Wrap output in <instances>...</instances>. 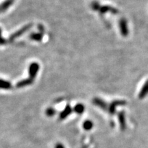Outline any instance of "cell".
<instances>
[{
	"mask_svg": "<svg viewBox=\"0 0 148 148\" xmlns=\"http://www.w3.org/2000/svg\"><path fill=\"white\" fill-rule=\"evenodd\" d=\"M32 25H33L32 23H29L27 24V25H25V26H23V27H21V29H19L18 31H16V32H14V34L11 35L10 38H9V41L13 42L16 38L21 36V35H23L24 34V33H25L27 31H28L29 29L32 27Z\"/></svg>",
	"mask_w": 148,
	"mask_h": 148,
	"instance_id": "6da1fadb",
	"label": "cell"
},
{
	"mask_svg": "<svg viewBox=\"0 0 148 148\" xmlns=\"http://www.w3.org/2000/svg\"><path fill=\"white\" fill-rule=\"evenodd\" d=\"M119 27L120 33L123 36H127L129 34V29L127 21L125 18H121L119 21Z\"/></svg>",
	"mask_w": 148,
	"mask_h": 148,
	"instance_id": "7a4b0ae2",
	"label": "cell"
},
{
	"mask_svg": "<svg viewBox=\"0 0 148 148\" xmlns=\"http://www.w3.org/2000/svg\"><path fill=\"white\" fill-rule=\"evenodd\" d=\"M126 105V101L124 100H114L111 102L110 106H108V110L109 113L110 114H114L116 112V107L121 106H125Z\"/></svg>",
	"mask_w": 148,
	"mask_h": 148,
	"instance_id": "3957f363",
	"label": "cell"
},
{
	"mask_svg": "<svg viewBox=\"0 0 148 148\" xmlns=\"http://www.w3.org/2000/svg\"><path fill=\"white\" fill-rule=\"evenodd\" d=\"M98 12H100L101 14H104L108 13V12H110V13L113 14H117L119 13V10L117 9L114 8V7L110 6V5H100L99 7V10Z\"/></svg>",
	"mask_w": 148,
	"mask_h": 148,
	"instance_id": "277c9868",
	"label": "cell"
},
{
	"mask_svg": "<svg viewBox=\"0 0 148 148\" xmlns=\"http://www.w3.org/2000/svg\"><path fill=\"white\" fill-rule=\"evenodd\" d=\"M39 64L37 62H32L30 64L29 66V78L32 79H34L36 77V75L37 73H38V70H39Z\"/></svg>",
	"mask_w": 148,
	"mask_h": 148,
	"instance_id": "5b68a950",
	"label": "cell"
},
{
	"mask_svg": "<svg viewBox=\"0 0 148 148\" xmlns=\"http://www.w3.org/2000/svg\"><path fill=\"white\" fill-rule=\"evenodd\" d=\"M92 103L96 106L99 107V108L102 109L103 110H108V105L106 101H104L103 99H101V98L99 97H95L92 99Z\"/></svg>",
	"mask_w": 148,
	"mask_h": 148,
	"instance_id": "8992f818",
	"label": "cell"
},
{
	"mask_svg": "<svg viewBox=\"0 0 148 148\" xmlns=\"http://www.w3.org/2000/svg\"><path fill=\"white\" fill-rule=\"evenodd\" d=\"M118 119H119L120 127L122 130H124L126 128V122H125V116L124 112L121 111L118 113Z\"/></svg>",
	"mask_w": 148,
	"mask_h": 148,
	"instance_id": "52a82bcc",
	"label": "cell"
},
{
	"mask_svg": "<svg viewBox=\"0 0 148 148\" xmlns=\"http://www.w3.org/2000/svg\"><path fill=\"white\" fill-rule=\"evenodd\" d=\"M33 82H34V79H32L29 77V78L23 79V80L19 81V82L16 83V87L18 88L25 87V86H29V85H31L32 84H33Z\"/></svg>",
	"mask_w": 148,
	"mask_h": 148,
	"instance_id": "ba28073f",
	"label": "cell"
},
{
	"mask_svg": "<svg viewBox=\"0 0 148 148\" xmlns=\"http://www.w3.org/2000/svg\"><path fill=\"white\" fill-rule=\"evenodd\" d=\"M72 110H72L71 107L69 105H67V106H66L65 108H64V110L60 113L59 118H60V119H64L71 113Z\"/></svg>",
	"mask_w": 148,
	"mask_h": 148,
	"instance_id": "9c48e42d",
	"label": "cell"
},
{
	"mask_svg": "<svg viewBox=\"0 0 148 148\" xmlns=\"http://www.w3.org/2000/svg\"><path fill=\"white\" fill-rule=\"evenodd\" d=\"M148 94V80L146 81L145 84L143 86V87L140 89L139 94H138V97L140 99H143Z\"/></svg>",
	"mask_w": 148,
	"mask_h": 148,
	"instance_id": "30bf717a",
	"label": "cell"
},
{
	"mask_svg": "<svg viewBox=\"0 0 148 148\" xmlns=\"http://www.w3.org/2000/svg\"><path fill=\"white\" fill-rule=\"evenodd\" d=\"M0 88L4 90H10L12 88V84L8 81L0 79Z\"/></svg>",
	"mask_w": 148,
	"mask_h": 148,
	"instance_id": "8fae6325",
	"label": "cell"
},
{
	"mask_svg": "<svg viewBox=\"0 0 148 148\" xmlns=\"http://www.w3.org/2000/svg\"><path fill=\"white\" fill-rule=\"evenodd\" d=\"M14 2V0H5L4 2H3L0 5V10L1 12H4L8 9L11 5Z\"/></svg>",
	"mask_w": 148,
	"mask_h": 148,
	"instance_id": "7c38bea8",
	"label": "cell"
},
{
	"mask_svg": "<svg viewBox=\"0 0 148 148\" xmlns=\"http://www.w3.org/2000/svg\"><path fill=\"white\" fill-rule=\"evenodd\" d=\"M29 38L35 41H40L42 39V34L41 33H32L29 35Z\"/></svg>",
	"mask_w": 148,
	"mask_h": 148,
	"instance_id": "4fadbf2b",
	"label": "cell"
},
{
	"mask_svg": "<svg viewBox=\"0 0 148 148\" xmlns=\"http://www.w3.org/2000/svg\"><path fill=\"white\" fill-rule=\"evenodd\" d=\"M85 107L82 103H77L75 106L73 108V110L77 114H82L84 112Z\"/></svg>",
	"mask_w": 148,
	"mask_h": 148,
	"instance_id": "5bb4252c",
	"label": "cell"
},
{
	"mask_svg": "<svg viewBox=\"0 0 148 148\" xmlns=\"http://www.w3.org/2000/svg\"><path fill=\"white\" fill-rule=\"evenodd\" d=\"M93 127V123L90 121V120H86L84 123H83V127L86 130H90Z\"/></svg>",
	"mask_w": 148,
	"mask_h": 148,
	"instance_id": "9a60e30c",
	"label": "cell"
},
{
	"mask_svg": "<svg viewBox=\"0 0 148 148\" xmlns=\"http://www.w3.org/2000/svg\"><path fill=\"white\" fill-rule=\"evenodd\" d=\"M100 5H101L100 3L98 2V1H92V2L91 3V4H90V8H91L92 10L96 11V12H98Z\"/></svg>",
	"mask_w": 148,
	"mask_h": 148,
	"instance_id": "2e32d148",
	"label": "cell"
},
{
	"mask_svg": "<svg viewBox=\"0 0 148 148\" xmlns=\"http://www.w3.org/2000/svg\"><path fill=\"white\" fill-rule=\"evenodd\" d=\"M45 113L47 114V116H53V115H55V114L56 113V111L53 108H47V110L45 111Z\"/></svg>",
	"mask_w": 148,
	"mask_h": 148,
	"instance_id": "e0dca14e",
	"label": "cell"
},
{
	"mask_svg": "<svg viewBox=\"0 0 148 148\" xmlns=\"http://www.w3.org/2000/svg\"><path fill=\"white\" fill-rule=\"evenodd\" d=\"M5 43H6V40L1 36V30L0 29V45H5Z\"/></svg>",
	"mask_w": 148,
	"mask_h": 148,
	"instance_id": "ac0fdd59",
	"label": "cell"
},
{
	"mask_svg": "<svg viewBox=\"0 0 148 148\" xmlns=\"http://www.w3.org/2000/svg\"><path fill=\"white\" fill-rule=\"evenodd\" d=\"M38 30H39V32L41 33V34H42V33L45 32V28H44V26L42 25H41V24H40V25H38Z\"/></svg>",
	"mask_w": 148,
	"mask_h": 148,
	"instance_id": "d6986e66",
	"label": "cell"
},
{
	"mask_svg": "<svg viewBox=\"0 0 148 148\" xmlns=\"http://www.w3.org/2000/svg\"><path fill=\"white\" fill-rule=\"evenodd\" d=\"M56 148H64V147L61 143H58L56 145Z\"/></svg>",
	"mask_w": 148,
	"mask_h": 148,
	"instance_id": "ffe728a7",
	"label": "cell"
},
{
	"mask_svg": "<svg viewBox=\"0 0 148 148\" xmlns=\"http://www.w3.org/2000/svg\"><path fill=\"white\" fill-rule=\"evenodd\" d=\"M0 12H1V10H0Z\"/></svg>",
	"mask_w": 148,
	"mask_h": 148,
	"instance_id": "44dd1931",
	"label": "cell"
}]
</instances>
